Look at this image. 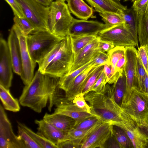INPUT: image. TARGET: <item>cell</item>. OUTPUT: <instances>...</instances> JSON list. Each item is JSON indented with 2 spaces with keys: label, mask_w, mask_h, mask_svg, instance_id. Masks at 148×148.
<instances>
[{
  "label": "cell",
  "mask_w": 148,
  "mask_h": 148,
  "mask_svg": "<svg viewBox=\"0 0 148 148\" xmlns=\"http://www.w3.org/2000/svg\"><path fill=\"white\" fill-rule=\"evenodd\" d=\"M96 11L99 13L106 12L121 14L127 9L118 0H86Z\"/></svg>",
  "instance_id": "44dd1931"
},
{
  "label": "cell",
  "mask_w": 148,
  "mask_h": 148,
  "mask_svg": "<svg viewBox=\"0 0 148 148\" xmlns=\"http://www.w3.org/2000/svg\"><path fill=\"white\" fill-rule=\"evenodd\" d=\"M91 112L102 122L110 123L126 130L136 125L130 116L115 101L113 85L106 84L99 92L90 91L84 95Z\"/></svg>",
  "instance_id": "6da1fadb"
},
{
  "label": "cell",
  "mask_w": 148,
  "mask_h": 148,
  "mask_svg": "<svg viewBox=\"0 0 148 148\" xmlns=\"http://www.w3.org/2000/svg\"><path fill=\"white\" fill-rule=\"evenodd\" d=\"M0 148H26L21 138L13 131L11 124L0 105Z\"/></svg>",
  "instance_id": "7c38bea8"
},
{
  "label": "cell",
  "mask_w": 148,
  "mask_h": 148,
  "mask_svg": "<svg viewBox=\"0 0 148 148\" xmlns=\"http://www.w3.org/2000/svg\"><path fill=\"white\" fill-rule=\"evenodd\" d=\"M99 66L91 65L76 77L70 88L65 92V96L69 100L72 101L77 95L82 92L87 80Z\"/></svg>",
  "instance_id": "d6986e66"
},
{
  "label": "cell",
  "mask_w": 148,
  "mask_h": 148,
  "mask_svg": "<svg viewBox=\"0 0 148 148\" xmlns=\"http://www.w3.org/2000/svg\"><path fill=\"white\" fill-rule=\"evenodd\" d=\"M137 33L140 46L148 45V5L137 17Z\"/></svg>",
  "instance_id": "603a6c76"
},
{
  "label": "cell",
  "mask_w": 148,
  "mask_h": 148,
  "mask_svg": "<svg viewBox=\"0 0 148 148\" xmlns=\"http://www.w3.org/2000/svg\"><path fill=\"white\" fill-rule=\"evenodd\" d=\"M72 101L73 103L79 108L87 112L92 113L89 105L87 103L84 98V95L82 93L77 95Z\"/></svg>",
  "instance_id": "ab89813d"
},
{
  "label": "cell",
  "mask_w": 148,
  "mask_h": 148,
  "mask_svg": "<svg viewBox=\"0 0 148 148\" xmlns=\"http://www.w3.org/2000/svg\"><path fill=\"white\" fill-rule=\"evenodd\" d=\"M102 122L96 116L90 117L76 124L73 128L81 130H88Z\"/></svg>",
  "instance_id": "f35d334b"
},
{
  "label": "cell",
  "mask_w": 148,
  "mask_h": 148,
  "mask_svg": "<svg viewBox=\"0 0 148 148\" xmlns=\"http://www.w3.org/2000/svg\"><path fill=\"white\" fill-rule=\"evenodd\" d=\"M57 146L58 148H76L73 143L69 139L59 143Z\"/></svg>",
  "instance_id": "7dc6e473"
},
{
  "label": "cell",
  "mask_w": 148,
  "mask_h": 148,
  "mask_svg": "<svg viewBox=\"0 0 148 148\" xmlns=\"http://www.w3.org/2000/svg\"><path fill=\"white\" fill-rule=\"evenodd\" d=\"M138 55L148 75V45L140 46Z\"/></svg>",
  "instance_id": "60d3db41"
},
{
  "label": "cell",
  "mask_w": 148,
  "mask_h": 148,
  "mask_svg": "<svg viewBox=\"0 0 148 148\" xmlns=\"http://www.w3.org/2000/svg\"><path fill=\"white\" fill-rule=\"evenodd\" d=\"M125 24L133 35L136 41L138 44L137 33V20L136 14L132 8L127 9L121 13Z\"/></svg>",
  "instance_id": "4316f807"
},
{
  "label": "cell",
  "mask_w": 148,
  "mask_h": 148,
  "mask_svg": "<svg viewBox=\"0 0 148 148\" xmlns=\"http://www.w3.org/2000/svg\"><path fill=\"white\" fill-rule=\"evenodd\" d=\"M99 14L105 24L110 27L125 23L121 13L106 12L99 13Z\"/></svg>",
  "instance_id": "d6a6232c"
},
{
  "label": "cell",
  "mask_w": 148,
  "mask_h": 148,
  "mask_svg": "<svg viewBox=\"0 0 148 148\" xmlns=\"http://www.w3.org/2000/svg\"><path fill=\"white\" fill-rule=\"evenodd\" d=\"M49 102L48 109L49 111L53 106H55L56 108L53 113L64 115L72 118L76 121L75 125L87 118L96 116L94 114L87 112L78 108L62 93L52 95Z\"/></svg>",
  "instance_id": "ba28073f"
},
{
  "label": "cell",
  "mask_w": 148,
  "mask_h": 148,
  "mask_svg": "<svg viewBox=\"0 0 148 148\" xmlns=\"http://www.w3.org/2000/svg\"><path fill=\"white\" fill-rule=\"evenodd\" d=\"M97 37L75 55L72 66L68 73L71 72L94 59L100 52Z\"/></svg>",
  "instance_id": "2e32d148"
},
{
  "label": "cell",
  "mask_w": 148,
  "mask_h": 148,
  "mask_svg": "<svg viewBox=\"0 0 148 148\" xmlns=\"http://www.w3.org/2000/svg\"><path fill=\"white\" fill-rule=\"evenodd\" d=\"M148 5V0H136L133 2L132 8L136 17L145 10Z\"/></svg>",
  "instance_id": "7bdbcfd3"
},
{
  "label": "cell",
  "mask_w": 148,
  "mask_h": 148,
  "mask_svg": "<svg viewBox=\"0 0 148 148\" xmlns=\"http://www.w3.org/2000/svg\"><path fill=\"white\" fill-rule=\"evenodd\" d=\"M10 6L14 16L19 17H25L20 6L16 0H5Z\"/></svg>",
  "instance_id": "ee69618b"
},
{
  "label": "cell",
  "mask_w": 148,
  "mask_h": 148,
  "mask_svg": "<svg viewBox=\"0 0 148 148\" xmlns=\"http://www.w3.org/2000/svg\"><path fill=\"white\" fill-rule=\"evenodd\" d=\"M112 132L120 148H134L130 138L122 128L113 125Z\"/></svg>",
  "instance_id": "1f68e13d"
},
{
  "label": "cell",
  "mask_w": 148,
  "mask_h": 148,
  "mask_svg": "<svg viewBox=\"0 0 148 148\" xmlns=\"http://www.w3.org/2000/svg\"><path fill=\"white\" fill-rule=\"evenodd\" d=\"M125 48L126 63L124 71L126 77V88L122 104L125 103L128 101L134 88H138L136 74L138 50L134 46L126 47Z\"/></svg>",
  "instance_id": "30bf717a"
},
{
  "label": "cell",
  "mask_w": 148,
  "mask_h": 148,
  "mask_svg": "<svg viewBox=\"0 0 148 148\" xmlns=\"http://www.w3.org/2000/svg\"><path fill=\"white\" fill-rule=\"evenodd\" d=\"M124 130L131 140L134 148H148V137L137 126L131 130Z\"/></svg>",
  "instance_id": "d4e9b609"
},
{
  "label": "cell",
  "mask_w": 148,
  "mask_h": 148,
  "mask_svg": "<svg viewBox=\"0 0 148 148\" xmlns=\"http://www.w3.org/2000/svg\"><path fill=\"white\" fill-rule=\"evenodd\" d=\"M63 38L47 31L34 30L28 34L26 43L33 60L38 63Z\"/></svg>",
  "instance_id": "5b68a950"
},
{
  "label": "cell",
  "mask_w": 148,
  "mask_h": 148,
  "mask_svg": "<svg viewBox=\"0 0 148 148\" xmlns=\"http://www.w3.org/2000/svg\"><path fill=\"white\" fill-rule=\"evenodd\" d=\"M97 37V36H86L73 38L71 37L72 48L75 55Z\"/></svg>",
  "instance_id": "836d02e7"
},
{
  "label": "cell",
  "mask_w": 148,
  "mask_h": 148,
  "mask_svg": "<svg viewBox=\"0 0 148 148\" xmlns=\"http://www.w3.org/2000/svg\"><path fill=\"white\" fill-rule=\"evenodd\" d=\"M104 65L98 67L92 73L87 80L82 93L85 95L89 92L90 88L94 84L102 71Z\"/></svg>",
  "instance_id": "74e56055"
},
{
  "label": "cell",
  "mask_w": 148,
  "mask_h": 148,
  "mask_svg": "<svg viewBox=\"0 0 148 148\" xmlns=\"http://www.w3.org/2000/svg\"><path fill=\"white\" fill-rule=\"evenodd\" d=\"M35 123L37 125L38 134L57 146L60 142L69 139L66 134L43 119L35 120Z\"/></svg>",
  "instance_id": "e0dca14e"
},
{
  "label": "cell",
  "mask_w": 148,
  "mask_h": 148,
  "mask_svg": "<svg viewBox=\"0 0 148 148\" xmlns=\"http://www.w3.org/2000/svg\"><path fill=\"white\" fill-rule=\"evenodd\" d=\"M43 119L66 134L75 126L76 122L75 120L64 115L53 113H46Z\"/></svg>",
  "instance_id": "ffe728a7"
},
{
  "label": "cell",
  "mask_w": 148,
  "mask_h": 148,
  "mask_svg": "<svg viewBox=\"0 0 148 148\" xmlns=\"http://www.w3.org/2000/svg\"><path fill=\"white\" fill-rule=\"evenodd\" d=\"M8 44L13 71L20 76L22 71L21 52L19 41L15 31L12 28L8 38Z\"/></svg>",
  "instance_id": "ac0fdd59"
},
{
  "label": "cell",
  "mask_w": 148,
  "mask_h": 148,
  "mask_svg": "<svg viewBox=\"0 0 148 148\" xmlns=\"http://www.w3.org/2000/svg\"><path fill=\"white\" fill-rule=\"evenodd\" d=\"M56 1H66L67 0H55Z\"/></svg>",
  "instance_id": "f5cc1de1"
},
{
  "label": "cell",
  "mask_w": 148,
  "mask_h": 148,
  "mask_svg": "<svg viewBox=\"0 0 148 148\" xmlns=\"http://www.w3.org/2000/svg\"><path fill=\"white\" fill-rule=\"evenodd\" d=\"M108 56L107 53L99 52L94 59L93 65L100 66L108 64Z\"/></svg>",
  "instance_id": "f6af8a7d"
},
{
  "label": "cell",
  "mask_w": 148,
  "mask_h": 148,
  "mask_svg": "<svg viewBox=\"0 0 148 148\" xmlns=\"http://www.w3.org/2000/svg\"><path fill=\"white\" fill-rule=\"evenodd\" d=\"M0 98L5 109L13 112H19L20 110L19 101L11 94L9 89L0 85Z\"/></svg>",
  "instance_id": "cb8c5ba5"
},
{
  "label": "cell",
  "mask_w": 148,
  "mask_h": 148,
  "mask_svg": "<svg viewBox=\"0 0 148 148\" xmlns=\"http://www.w3.org/2000/svg\"><path fill=\"white\" fill-rule=\"evenodd\" d=\"M17 123L33 139L38 143L42 148H58L57 146L50 142L45 137L37 133H35L23 123L17 121Z\"/></svg>",
  "instance_id": "4dcf8cb0"
},
{
  "label": "cell",
  "mask_w": 148,
  "mask_h": 148,
  "mask_svg": "<svg viewBox=\"0 0 148 148\" xmlns=\"http://www.w3.org/2000/svg\"><path fill=\"white\" fill-rule=\"evenodd\" d=\"M13 67L8 42L0 38V85L9 89L13 78Z\"/></svg>",
  "instance_id": "9a60e30c"
},
{
  "label": "cell",
  "mask_w": 148,
  "mask_h": 148,
  "mask_svg": "<svg viewBox=\"0 0 148 148\" xmlns=\"http://www.w3.org/2000/svg\"><path fill=\"white\" fill-rule=\"evenodd\" d=\"M112 66L110 64H106L104 65L103 71L106 78V82L108 83L111 77Z\"/></svg>",
  "instance_id": "c3c4849f"
},
{
  "label": "cell",
  "mask_w": 148,
  "mask_h": 148,
  "mask_svg": "<svg viewBox=\"0 0 148 148\" xmlns=\"http://www.w3.org/2000/svg\"><path fill=\"white\" fill-rule=\"evenodd\" d=\"M107 83L106 76L103 70L96 82L90 89L89 92H99L104 88Z\"/></svg>",
  "instance_id": "b9f144b4"
},
{
  "label": "cell",
  "mask_w": 148,
  "mask_h": 148,
  "mask_svg": "<svg viewBox=\"0 0 148 148\" xmlns=\"http://www.w3.org/2000/svg\"><path fill=\"white\" fill-rule=\"evenodd\" d=\"M136 74L138 88L144 92V81L147 73L138 55L136 58Z\"/></svg>",
  "instance_id": "8d00e7d4"
},
{
  "label": "cell",
  "mask_w": 148,
  "mask_h": 148,
  "mask_svg": "<svg viewBox=\"0 0 148 148\" xmlns=\"http://www.w3.org/2000/svg\"><path fill=\"white\" fill-rule=\"evenodd\" d=\"M60 79L43 74L38 70L30 83L23 88L19 99L20 103L36 112H41L51 95L59 85Z\"/></svg>",
  "instance_id": "7a4b0ae2"
},
{
  "label": "cell",
  "mask_w": 148,
  "mask_h": 148,
  "mask_svg": "<svg viewBox=\"0 0 148 148\" xmlns=\"http://www.w3.org/2000/svg\"><path fill=\"white\" fill-rule=\"evenodd\" d=\"M18 38L21 50L22 71L20 77L25 85L29 84L32 80L36 65L32 58L27 48L26 36L15 24L12 26Z\"/></svg>",
  "instance_id": "8fae6325"
},
{
  "label": "cell",
  "mask_w": 148,
  "mask_h": 148,
  "mask_svg": "<svg viewBox=\"0 0 148 148\" xmlns=\"http://www.w3.org/2000/svg\"><path fill=\"white\" fill-rule=\"evenodd\" d=\"M67 5L71 13L81 19L87 20L94 17L93 10L83 0H67Z\"/></svg>",
  "instance_id": "7402d4cb"
},
{
  "label": "cell",
  "mask_w": 148,
  "mask_h": 148,
  "mask_svg": "<svg viewBox=\"0 0 148 148\" xmlns=\"http://www.w3.org/2000/svg\"><path fill=\"white\" fill-rule=\"evenodd\" d=\"M18 135L22 139L26 148H41V147L19 125L17 126Z\"/></svg>",
  "instance_id": "d590c367"
},
{
  "label": "cell",
  "mask_w": 148,
  "mask_h": 148,
  "mask_svg": "<svg viewBox=\"0 0 148 148\" xmlns=\"http://www.w3.org/2000/svg\"><path fill=\"white\" fill-rule=\"evenodd\" d=\"M106 143H108V147L120 148L119 144L113 135L109 139Z\"/></svg>",
  "instance_id": "681fc988"
},
{
  "label": "cell",
  "mask_w": 148,
  "mask_h": 148,
  "mask_svg": "<svg viewBox=\"0 0 148 148\" xmlns=\"http://www.w3.org/2000/svg\"><path fill=\"white\" fill-rule=\"evenodd\" d=\"M97 36L100 40L112 42L114 47H138L132 34L125 23L117 25L99 32Z\"/></svg>",
  "instance_id": "9c48e42d"
},
{
  "label": "cell",
  "mask_w": 148,
  "mask_h": 148,
  "mask_svg": "<svg viewBox=\"0 0 148 148\" xmlns=\"http://www.w3.org/2000/svg\"><path fill=\"white\" fill-rule=\"evenodd\" d=\"M42 5L47 6H49L52 2V0H36Z\"/></svg>",
  "instance_id": "f907efd6"
},
{
  "label": "cell",
  "mask_w": 148,
  "mask_h": 148,
  "mask_svg": "<svg viewBox=\"0 0 148 148\" xmlns=\"http://www.w3.org/2000/svg\"><path fill=\"white\" fill-rule=\"evenodd\" d=\"M146 122H147V124H148V119L147 120V121H146Z\"/></svg>",
  "instance_id": "db71d44e"
},
{
  "label": "cell",
  "mask_w": 148,
  "mask_h": 148,
  "mask_svg": "<svg viewBox=\"0 0 148 148\" xmlns=\"http://www.w3.org/2000/svg\"><path fill=\"white\" fill-rule=\"evenodd\" d=\"M119 0V1H121L122 0ZM123 0L124 1H131L132 2H134V1L136 0Z\"/></svg>",
  "instance_id": "816d5d0a"
},
{
  "label": "cell",
  "mask_w": 148,
  "mask_h": 148,
  "mask_svg": "<svg viewBox=\"0 0 148 148\" xmlns=\"http://www.w3.org/2000/svg\"><path fill=\"white\" fill-rule=\"evenodd\" d=\"M13 21L14 24L19 28L23 34L26 36L32 31L35 30L31 22L25 16L21 18L14 16Z\"/></svg>",
  "instance_id": "e575fe53"
},
{
  "label": "cell",
  "mask_w": 148,
  "mask_h": 148,
  "mask_svg": "<svg viewBox=\"0 0 148 148\" xmlns=\"http://www.w3.org/2000/svg\"><path fill=\"white\" fill-rule=\"evenodd\" d=\"M112 85L115 100L121 106L126 88V80L124 70L116 82Z\"/></svg>",
  "instance_id": "f1b7e54d"
},
{
  "label": "cell",
  "mask_w": 148,
  "mask_h": 148,
  "mask_svg": "<svg viewBox=\"0 0 148 148\" xmlns=\"http://www.w3.org/2000/svg\"><path fill=\"white\" fill-rule=\"evenodd\" d=\"M74 57L71 37L68 35L38 63V70L43 74L61 78L69 72Z\"/></svg>",
  "instance_id": "3957f363"
},
{
  "label": "cell",
  "mask_w": 148,
  "mask_h": 148,
  "mask_svg": "<svg viewBox=\"0 0 148 148\" xmlns=\"http://www.w3.org/2000/svg\"><path fill=\"white\" fill-rule=\"evenodd\" d=\"M125 47L122 46L114 47L107 52L108 61L107 64H110L112 66L110 79L114 75L115 67L117 62L119 59L125 56Z\"/></svg>",
  "instance_id": "f546056e"
},
{
  "label": "cell",
  "mask_w": 148,
  "mask_h": 148,
  "mask_svg": "<svg viewBox=\"0 0 148 148\" xmlns=\"http://www.w3.org/2000/svg\"><path fill=\"white\" fill-rule=\"evenodd\" d=\"M101 123L97 124L91 128L86 130L73 129L67 134L69 139L73 143L76 148H80V144L82 141L95 130Z\"/></svg>",
  "instance_id": "83f0119b"
},
{
  "label": "cell",
  "mask_w": 148,
  "mask_h": 148,
  "mask_svg": "<svg viewBox=\"0 0 148 148\" xmlns=\"http://www.w3.org/2000/svg\"><path fill=\"white\" fill-rule=\"evenodd\" d=\"M113 125L102 122L82 142L80 148H104L109 139L113 135Z\"/></svg>",
  "instance_id": "4fadbf2b"
},
{
  "label": "cell",
  "mask_w": 148,
  "mask_h": 148,
  "mask_svg": "<svg viewBox=\"0 0 148 148\" xmlns=\"http://www.w3.org/2000/svg\"><path fill=\"white\" fill-rule=\"evenodd\" d=\"M94 60V59L75 71L60 78V88L65 92H66L70 88L76 77L89 66L93 65Z\"/></svg>",
  "instance_id": "484cf974"
},
{
  "label": "cell",
  "mask_w": 148,
  "mask_h": 148,
  "mask_svg": "<svg viewBox=\"0 0 148 148\" xmlns=\"http://www.w3.org/2000/svg\"><path fill=\"white\" fill-rule=\"evenodd\" d=\"M114 47L112 42L102 40H100L99 38V48L100 52H106L107 53Z\"/></svg>",
  "instance_id": "bcb514c9"
},
{
  "label": "cell",
  "mask_w": 148,
  "mask_h": 148,
  "mask_svg": "<svg viewBox=\"0 0 148 148\" xmlns=\"http://www.w3.org/2000/svg\"><path fill=\"white\" fill-rule=\"evenodd\" d=\"M110 27L97 21L73 18L69 31L71 38L86 36H97L100 32Z\"/></svg>",
  "instance_id": "5bb4252c"
},
{
  "label": "cell",
  "mask_w": 148,
  "mask_h": 148,
  "mask_svg": "<svg viewBox=\"0 0 148 148\" xmlns=\"http://www.w3.org/2000/svg\"><path fill=\"white\" fill-rule=\"evenodd\" d=\"M121 107L136 125L143 124L148 119V94L135 87L128 101Z\"/></svg>",
  "instance_id": "8992f818"
},
{
  "label": "cell",
  "mask_w": 148,
  "mask_h": 148,
  "mask_svg": "<svg viewBox=\"0 0 148 148\" xmlns=\"http://www.w3.org/2000/svg\"><path fill=\"white\" fill-rule=\"evenodd\" d=\"M73 18L65 1H52L49 6L48 28L51 33L58 37L64 38L69 35Z\"/></svg>",
  "instance_id": "277c9868"
},
{
  "label": "cell",
  "mask_w": 148,
  "mask_h": 148,
  "mask_svg": "<svg viewBox=\"0 0 148 148\" xmlns=\"http://www.w3.org/2000/svg\"><path fill=\"white\" fill-rule=\"evenodd\" d=\"M16 0L35 30L49 31L48 25L49 6L42 5L36 0Z\"/></svg>",
  "instance_id": "52a82bcc"
}]
</instances>
